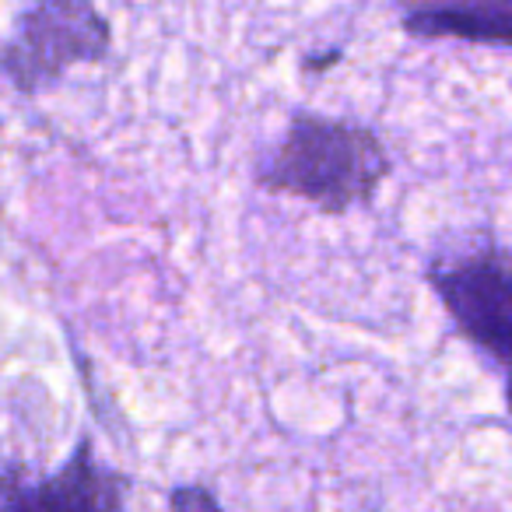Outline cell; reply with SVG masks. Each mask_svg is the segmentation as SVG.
I'll use <instances>...</instances> for the list:
<instances>
[{
	"label": "cell",
	"instance_id": "cell-1",
	"mask_svg": "<svg viewBox=\"0 0 512 512\" xmlns=\"http://www.w3.org/2000/svg\"><path fill=\"white\" fill-rule=\"evenodd\" d=\"M390 155L376 130L355 120L299 113L256 169L267 193L299 197L320 214H348L376 200L390 179Z\"/></svg>",
	"mask_w": 512,
	"mask_h": 512
},
{
	"label": "cell",
	"instance_id": "cell-5",
	"mask_svg": "<svg viewBox=\"0 0 512 512\" xmlns=\"http://www.w3.org/2000/svg\"><path fill=\"white\" fill-rule=\"evenodd\" d=\"M400 29L428 43L460 39L512 50V0H404Z\"/></svg>",
	"mask_w": 512,
	"mask_h": 512
},
{
	"label": "cell",
	"instance_id": "cell-3",
	"mask_svg": "<svg viewBox=\"0 0 512 512\" xmlns=\"http://www.w3.org/2000/svg\"><path fill=\"white\" fill-rule=\"evenodd\" d=\"M113 46V29L95 0H36L18 22V32L0 67L18 92H43L78 64H99Z\"/></svg>",
	"mask_w": 512,
	"mask_h": 512
},
{
	"label": "cell",
	"instance_id": "cell-4",
	"mask_svg": "<svg viewBox=\"0 0 512 512\" xmlns=\"http://www.w3.org/2000/svg\"><path fill=\"white\" fill-rule=\"evenodd\" d=\"M127 495L130 477L106 467L92 439H81L57 474L0 470V512H127Z\"/></svg>",
	"mask_w": 512,
	"mask_h": 512
},
{
	"label": "cell",
	"instance_id": "cell-6",
	"mask_svg": "<svg viewBox=\"0 0 512 512\" xmlns=\"http://www.w3.org/2000/svg\"><path fill=\"white\" fill-rule=\"evenodd\" d=\"M169 509L172 512H225L211 488L204 484H176L169 491Z\"/></svg>",
	"mask_w": 512,
	"mask_h": 512
},
{
	"label": "cell",
	"instance_id": "cell-2",
	"mask_svg": "<svg viewBox=\"0 0 512 512\" xmlns=\"http://www.w3.org/2000/svg\"><path fill=\"white\" fill-rule=\"evenodd\" d=\"M428 285L463 337L505 372L512 418V249L477 246L428 267Z\"/></svg>",
	"mask_w": 512,
	"mask_h": 512
},
{
	"label": "cell",
	"instance_id": "cell-7",
	"mask_svg": "<svg viewBox=\"0 0 512 512\" xmlns=\"http://www.w3.org/2000/svg\"><path fill=\"white\" fill-rule=\"evenodd\" d=\"M341 57H344L341 50H330L327 57H313V60H306V71H309V74H313V71H327V67L341 64Z\"/></svg>",
	"mask_w": 512,
	"mask_h": 512
}]
</instances>
